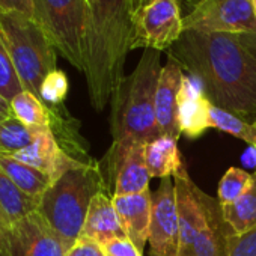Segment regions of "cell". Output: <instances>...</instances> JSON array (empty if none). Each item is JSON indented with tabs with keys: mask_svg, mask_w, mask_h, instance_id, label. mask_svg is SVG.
Instances as JSON below:
<instances>
[{
	"mask_svg": "<svg viewBox=\"0 0 256 256\" xmlns=\"http://www.w3.org/2000/svg\"><path fill=\"white\" fill-rule=\"evenodd\" d=\"M253 8H254V16H256V0H253Z\"/></svg>",
	"mask_w": 256,
	"mask_h": 256,
	"instance_id": "obj_36",
	"label": "cell"
},
{
	"mask_svg": "<svg viewBox=\"0 0 256 256\" xmlns=\"http://www.w3.org/2000/svg\"><path fill=\"white\" fill-rule=\"evenodd\" d=\"M22 90H24L23 84L16 71L10 50L4 40V35L0 32V94L11 101Z\"/></svg>",
	"mask_w": 256,
	"mask_h": 256,
	"instance_id": "obj_26",
	"label": "cell"
},
{
	"mask_svg": "<svg viewBox=\"0 0 256 256\" xmlns=\"http://www.w3.org/2000/svg\"><path fill=\"white\" fill-rule=\"evenodd\" d=\"M0 32L23 89L40 98L44 78L58 70V50L42 28L32 17L22 12L0 14Z\"/></svg>",
	"mask_w": 256,
	"mask_h": 256,
	"instance_id": "obj_5",
	"label": "cell"
},
{
	"mask_svg": "<svg viewBox=\"0 0 256 256\" xmlns=\"http://www.w3.org/2000/svg\"><path fill=\"white\" fill-rule=\"evenodd\" d=\"M112 200L126 238L139 248V252L144 253L145 244L148 242L150 236L152 216V193L146 190L139 194H113Z\"/></svg>",
	"mask_w": 256,
	"mask_h": 256,
	"instance_id": "obj_15",
	"label": "cell"
},
{
	"mask_svg": "<svg viewBox=\"0 0 256 256\" xmlns=\"http://www.w3.org/2000/svg\"><path fill=\"white\" fill-rule=\"evenodd\" d=\"M180 218V256H190L204 224V211L199 200V187L187 169L174 178Z\"/></svg>",
	"mask_w": 256,
	"mask_h": 256,
	"instance_id": "obj_13",
	"label": "cell"
},
{
	"mask_svg": "<svg viewBox=\"0 0 256 256\" xmlns=\"http://www.w3.org/2000/svg\"><path fill=\"white\" fill-rule=\"evenodd\" d=\"M184 70L180 64L168 58L166 65L162 68L157 92H156V118L162 132V136L178 140L181 136V128L178 120L180 95L184 84Z\"/></svg>",
	"mask_w": 256,
	"mask_h": 256,
	"instance_id": "obj_11",
	"label": "cell"
},
{
	"mask_svg": "<svg viewBox=\"0 0 256 256\" xmlns=\"http://www.w3.org/2000/svg\"><path fill=\"white\" fill-rule=\"evenodd\" d=\"M145 146L134 145L116 160L108 162L110 176L114 182V196L139 194L150 190L151 174L145 162Z\"/></svg>",
	"mask_w": 256,
	"mask_h": 256,
	"instance_id": "obj_16",
	"label": "cell"
},
{
	"mask_svg": "<svg viewBox=\"0 0 256 256\" xmlns=\"http://www.w3.org/2000/svg\"><path fill=\"white\" fill-rule=\"evenodd\" d=\"M180 0H151L136 5L132 50H170L184 32Z\"/></svg>",
	"mask_w": 256,
	"mask_h": 256,
	"instance_id": "obj_7",
	"label": "cell"
},
{
	"mask_svg": "<svg viewBox=\"0 0 256 256\" xmlns=\"http://www.w3.org/2000/svg\"><path fill=\"white\" fill-rule=\"evenodd\" d=\"M66 256H106L102 247L84 236H80L76 244L70 248Z\"/></svg>",
	"mask_w": 256,
	"mask_h": 256,
	"instance_id": "obj_30",
	"label": "cell"
},
{
	"mask_svg": "<svg viewBox=\"0 0 256 256\" xmlns=\"http://www.w3.org/2000/svg\"><path fill=\"white\" fill-rule=\"evenodd\" d=\"M68 89H70V83L66 74L60 70H54L44 78L40 88V100L52 108L62 107Z\"/></svg>",
	"mask_w": 256,
	"mask_h": 256,
	"instance_id": "obj_27",
	"label": "cell"
},
{
	"mask_svg": "<svg viewBox=\"0 0 256 256\" xmlns=\"http://www.w3.org/2000/svg\"><path fill=\"white\" fill-rule=\"evenodd\" d=\"M150 256H180V218L174 178H163L152 193Z\"/></svg>",
	"mask_w": 256,
	"mask_h": 256,
	"instance_id": "obj_9",
	"label": "cell"
},
{
	"mask_svg": "<svg viewBox=\"0 0 256 256\" xmlns=\"http://www.w3.org/2000/svg\"><path fill=\"white\" fill-rule=\"evenodd\" d=\"M199 200L204 211V224L190 256H228L234 229L223 214L218 199L211 198L199 188Z\"/></svg>",
	"mask_w": 256,
	"mask_h": 256,
	"instance_id": "obj_12",
	"label": "cell"
},
{
	"mask_svg": "<svg viewBox=\"0 0 256 256\" xmlns=\"http://www.w3.org/2000/svg\"><path fill=\"white\" fill-rule=\"evenodd\" d=\"M0 168L12 180V182L26 194L41 199L46 190L52 186L53 180L46 172L17 160L12 156L0 152Z\"/></svg>",
	"mask_w": 256,
	"mask_h": 256,
	"instance_id": "obj_20",
	"label": "cell"
},
{
	"mask_svg": "<svg viewBox=\"0 0 256 256\" xmlns=\"http://www.w3.org/2000/svg\"><path fill=\"white\" fill-rule=\"evenodd\" d=\"M14 116L16 114H14L11 101L0 94V122H4V120H6L10 118H14Z\"/></svg>",
	"mask_w": 256,
	"mask_h": 256,
	"instance_id": "obj_33",
	"label": "cell"
},
{
	"mask_svg": "<svg viewBox=\"0 0 256 256\" xmlns=\"http://www.w3.org/2000/svg\"><path fill=\"white\" fill-rule=\"evenodd\" d=\"M138 0H89L84 46V78L92 107L102 112L125 78L133 42Z\"/></svg>",
	"mask_w": 256,
	"mask_h": 256,
	"instance_id": "obj_2",
	"label": "cell"
},
{
	"mask_svg": "<svg viewBox=\"0 0 256 256\" xmlns=\"http://www.w3.org/2000/svg\"><path fill=\"white\" fill-rule=\"evenodd\" d=\"M12 157L46 172L47 175L52 176L53 181L58 180L68 169L80 163H84V162L76 160L64 150V146L60 145V142L58 140L54 132L50 126L41 128L35 142L26 150L17 154H12Z\"/></svg>",
	"mask_w": 256,
	"mask_h": 256,
	"instance_id": "obj_14",
	"label": "cell"
},
{
	"mask_svg": "<svg viewBox=\"0 0 256 256\" xmlns=\"http://www.w3.org/2000/svg\"><path fill=\"white\" fill-rule=\"evenodd\" d=\"M5 12H22L34 18V2L32 0H0V14Z\"/></svg>",
	"mask_w": 256,
	"mask_h": 256,
	"instance_id": "obj_31",
	"label": "cell"
},
{
	"mask_svg": "<svg viewBox=\"0 0 256 256\" xmlns=\"http://www.w3.org/2000/svg\"><path fill=\"white\" fill-rule=\"evenodd\" d=\"M101 190L104 180L100 166L95 162L80 163L52 182L36 211L72 247L82 235L89 205Z\"/></svg>",
	"mask_w": 256,
	"mask_h": 256,
	"instance_id": "obj_4",
	"label": "cell"
},
{
	"mask_svg": "<svg viewBox=\"0 0 256 256\" xmlns=\"http://www.w3.org/2000/svg\"><path fill=\"white\" fill-rule=\"evenodd\" d=\"M223 214L236 235L256 228V172L252 175V184L246 193L234 204L223 206Z\"/></svg>",
	"mask_w": 256,
	"mask_h": 256,
	"instance_id": "obj_22",
	"label": "cell"
},
{
	"mask_svg": "<svg viewBox=\"0 0 256 256\" xmlns=\"http://www.w3.org/2000/svg\"><path fill=\"white\" fill-rule=\"evenodd\" d=\"M254 125H256V120H254Z\"/></svg>",
	"mask_w": 256,
	"mask_h": 256,
	"instance_id": "obj_37",
	"label": "cell"
},
{
	"mask_svg": "<svg viewBox=\"0 0 256 256\" xmlns=\"http://www.w3.org/2000/svg\"><path fill=\"white\" fill-rule=\"evenodd\" d=\"M182 20L184 30L230 35L256 32L253 0H198Z\"/></svg>",
	"mask_w": 256,
	"mask_h": 256,
	"instance_id": "obj_8",
	"label": "cell"
},
{
	"mask_svg": "<svg viewBox=\"0 0 256 256\" xmlns=\"http://www.w3.org/2000/svg\"><path fill=\"white\" fill-rule=\"evenodd\" d=\"M40 130L24 125L16 116L0 122V152L12 156L26 150L35 142Z\"/></svg>",
	"mask_w": 256,
	"mask_h": 256,
	"instance_id": "obj_24",
	"label": "cell"
},
{
	"mask_svg": "<svg viewBox=\"0 0 256 256\" xmlns=\"http://www.w3.org/2000/svg\"><path fill=\"white\" fill-rule=\"evenodd\" d=\"M80 236L89 238L100 246L110 240L126 236L114 210L113 200L104 190L94 196Z\"/></svg>",
	"mask_w": 256,
	"mask_h": 256,
	"instance_id": "obj_18",
	"label": "cell"
},
{
	"mask_svg": "<svg viewBox=\"0 0 256 256\" xmlns=\"http://www.w3.org/2000/svg\"><path fill=\"white\" fill-rule=\"evenodd\" d=\"M101 247H102L106 256H144V253L139 252V248L126 236L110 240V241L104 242Z\"/></svg>",
	"mask_w": 256,
	"mask_h": 256,
	"instance_id": "obj_29",
	"label": "cell"
},
{
	"mask_svg": "<svg viewBox=\"0 0 256 256\" xmlns=\"http://www.w3.org/2000/svg\"><path fill=\"white\" fill-rule=\"evenodd\" d=\"M145 162L151 178H175L187 169L178 148V140L166 136L145 146Z\"/></svg>",
	"mask_w": 256,
	"mask_h": 256,
	"instance_id": "obj_19",
	"label": "cell"
},
{
	"mask_svg": "<svg viewBox=\"0 0 256 256\" xmlns=\"http://www.w3.org/2000/svg\"><path fill=\"white\" fill-rule=\"evenodd\" d=\"M252 184V175L240 168H229L217 187V199L222 206L240 199Z\"/></svg>",
	"mask_w": 256,
	"mask_h": 256,
	"instance_id": "obj_25",
	"label": "cell"
},
{
	"mask_svg": "<svg viewBox=\"0 0 256 256\" xmlns=\"http://www.w3.org/2000/svg\"><path fill=\"white\" fill-rule=\"evenodd\" d=\"M210 106L211 102L204 95L200 84L193 78H184V84L180 95L178 120L181 134L190 139L200 138L210 128Z\"/></svg>",
	"mask_w": 256,
	"mask_h": 256,
	"instance_id": "obj_17",
	"label": "cell"
},
{
	"mask_svg": "<svg viewBox=\"0 0 256 256\" xmlns=\"http://www.w3.org/2000/svg\"><path fill=\"white\" fill-rule=\"evenodd\" d=\"M169 56L200 84L212 106L254 124L256 60L238 35L184 30Z\"/></svg>",
	"mask_w": 256,
	"mask_h": 256,
	"instance_id": "obj_1",
	"label": "cell"
},
{
	"mask_svg": "<svg viewBox=\"0 0 256 256\" xmlns=\"http://www.w3.org/2000/svg\"><path fill=\"white\" fill-rule=\"evenodd\" d=\"M148 2H151V0H138V5H145Z\"/></svg>",
	"mask_w": 256,
	"mask_h": 256,
	"instance_id": "obj_35",
	"label": "cell"
},
{
	"mask_svg": "<svg viewBox=\"0 0 256 256\" xmlns=\"http://www.w3.org/2000/svg\"><path fill=\"white\" fill-rule=\"evenodd\" d=\"M70 248V244L38 211L11 224V256H66Z\"/></svg>",
	"mask_w": 256,
	"mask_h": 256,
	"instance_id": "obj_10",
	"label": "cell"
},
{
	"mask_svg": "<svg viewBox=\"0 0 256 256\" xmlns=\"http://www.w3.org/2000/svg\"><path fill=\"white\" fill-rule=\"evenodd\" d=\"M160 52L146 48L132 74L125 76L110 101L113 145L108 162L134 145H148L162 138L156 118V92L162 72Z\"/></svg>",
	"mask_w": 256,
	"mask_h": 256,
	"instance_id": "obj_3",
	"label": "cell"
},
{
	"mask_svg": "<svg viewBox=\"0 0 256 256\" xmlns=\"http://www.w3.org/2000/svg\"><path fill=\"white\" fill-rule=\"evenodd\" d=\"M34 20L42 28L58 53L76 70H84L89 0H32Z\"/></svg>",
	"mask_w": 256,
	"mask_h": 256,
	"instance_id": "obj_6",
	"label": "cell"
},
{
	"mask_svg": "<svg viewBox=\"0 0 256 256\" xmlns=\"http://www.w3.org/2000/svg\"><path fill=\"white\" fill-rule=\"evenodd\" d=\"M228 256H256V228L240 235H232Z\"/></svg>",
	"mask_w": 256,
	"mask_h": 256,
	"instance_id": "obj_28",
	"label": "cell"
},
{
	"mask_svg": "<svg viewBox=\"0 0 256 256\" xmlns=\"http://www.w3.org/2000/svg\"><path fill=\"white\" fill-rule=\"evenodd\" d=\"M210 128H217V130L230 134L248 146L256 150V125L242 119L241 116L223 110L217 106H210Z\"/></svg>",
	"mask_w": 256,
	"mask_h": 256,
	"instance_id": "obj_23",
	"label": "cell"
},
{
	"mask_svg": "<svg viewBox=\"0 0 256 256\" xmlns=\"http://www.w3.org/2000/svg\"><path fill=\"white\" fill-rule=\"evenodd\" d=\"M10 229L11 222L0 208V256H11L10 252Z\"/></svg>",
	"mask_w": 256,
	"mask_h": 256,
	"instance_id": "obj_32",
	"label": "cell"
},
{
	"mask_svg": "<svg viewBox=\"0 0 256 256\" xmlns=\"http://www.w3.org/2000/svg\"><path fill=\"white\" fill-rule=\"evenodd\" d=\"M40 200L20 190L0 168V208L12 223L38 210Z\"/></svg>",
	"mask_w": 256,
	"mask_h": 256,
	"instance_id": "obj_21",
	"label": "cell"
},
{
	"mask_svg": "<svg viewBox=\"0 0 256 256\" xmlns=\"http://www.w3.org/2000/svg\"><path fill=\"white\" fill-rule=\"evenodd\" d=\"M241 44L250 52V54L256 60V32L254 34H244V35H238Z\"/></svg>",
	"mask_w": 256,
	"mask_h": 256,
	"instance_id": "obj_34",
	"label": "cell"
}]
</instances>
